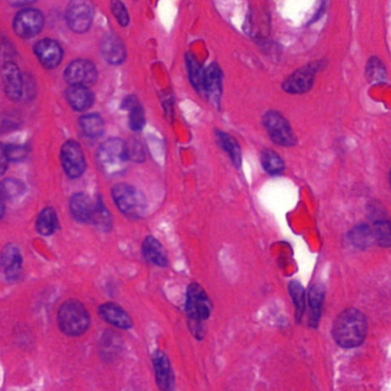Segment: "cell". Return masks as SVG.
<instances>
[{
	"label": "cell",
	"instance_id": "obj_8",
	"mask_svg": "<svg viewBox=\"0 0 391 391\" xmlns=\"http://www.w3.org/2000/svg\"><path fill=\"white\" fill-rule=\"evenodd\" d=\"M61 164L64 174L73 179L79 178L85 172V158L78 142L68 140L63 144L61 149Z\"/></svg>",
	"mask_w": 391,
	"mask_h": 391
},
{
	"label": "cell",
	"instance_id": "obj_19",
	"mask_svg": "<svg viewBox=\"0 0 391 391\" xmlns=\"http://www.w3.org/2000/svg\"><path fill=\"white\" fill-rule=\"evenodd\" d=\"M99 315L104 322L115 327L122 328V329H129L132 327V320L130 318V315L115 303L102 304L99 308Z\"/></svg>",
	"mask_w": 391,
	"mask_h": 391
},
{
	"label": "cell",
	"instance_id": "obj_24",
	"mask_svg": "<svg viewBox=\"0 0 391 391\" xmlns=\"http://www.w3.org/2000/svg\"><path fill=\"white\" fill-rule=\"evenodd\" d=\"M79 126L88 138H98L104 132V122L98 114H88L81 117Z\"/></svg>",
	"mask_w": 391,
	"mask_h": 391
},
{
	"label": "cell",
	"instance_id": "obj_23",
	"mask_svg": "<svg viewBox=\"0 0 391 391\" xmlns=\"http://www.w3.org/2000/svg\"><path fill=\"white\" fill-rule=\"evenodd\" d=\"M57 227H59V221L55 210L50 207L43 209L41 214H38L37 221H36V230L38 233L48 237L55 233Z\"/></svg>",
	"mask_w": 391,
	"mask_h": 391
},
{
	"label": "cell",
	"instance_id": "obj_35",
	"mask_svg": "<svg viewBox=\"0 0 391 391\" xmlns=\"http://www.w3.org/2000/svg\"><path fill=\"white\" fill-rule=\"evenodd\" d=\"M29 149L25 146L7 145L3 147V158L8 162H21L27 158Z\"/></svg>",
	"mask_w": 391,
	"mask_h": 391
},
{
	"label": "cell",
	"instance_id": "obj_21",
	"mask_svg": "<svg viewBox=\"0 0 391 391\" xmlns=\"http://www.w3.org/2000/svg\"><path fill=\"white\" fill-rule=\"evenodd\" d=\"M142 255L147 262L160 266V268H165L169 263L167 254L161 243L151 235L146 238L142 242Z\"/></svg>",
	"mask_w": 391,
	"mask_h": 391
},
{
	"label": "cell",
	"instance_id": "obj_4",
	"mask_svg": "<svg viewBox=\"0 0 391 391\" xmlns=\"http://www.w3.org/2000/svg\"><path fill=\"white\" fill-rule=\"evenodd\" d=\"M114 202L120 212L128 217H142L147 212V199L136 187L130 184L120 183L111 188Z\"/></svg>",
	"mask_w": 391,
	"mask_h": 391
},
{
	"label": "cell",
	"instance_id": "obj_39",
	"mask_svg": "<svg viewBox=\"0 0 391 391\" xmlns=\"http://www.w3.org/2000/svg\"><path fill=\"white\" fill-rule=\"evenodd\" d=\"M389 181H390V186H391V170H390V174H389Z\"/></svg>",
	"mask_w": 391,
	"mask_h": 391
},
{
	"label": "cell",
	"instance_id": "obj_22",
	"mask_svg": "<svg viewBox=\"0 0 391 391\" xmlns=\"http://www.w3.org/2000/svg\"><path fill=\"white\" fill-rule=\"evenodd\" d=\"M122 108L129 111V126L132 131H142L146 124L144 108L135 95H129L124 99Z\"/></svg>",
	"mask_w": 391,
	"mask_h": 391
},
{
	"label": "cell",
	"instance_id": "obj_29",
	"mask_svg": "<svg viewBox=\"0 0 391 391\" xmlns=\"http://www.w3.org/2000/svg\"><path fill=\"white\" fill-rule=\"evenodd\" d=\"M92 224L98 227L102 232H107L111 228V214L106 208L104 201L101 198L97 199V207H95V217Z\"/></svg>",
	"mask_w": 391,
	"mask_h": 391
},
{
	"label": "cell",
	"instance_id": "obj_5",
	"mask_svg": "<svg viewBox=\"0 0 391 391\" xmlns=\"http://www.w3.org/2000/svg\"><path fill=\"white\" fill-rule=\"evenodd\" d=\"M263 125L272 142L284 147L296 145L297 139L289 122L277 111H268L263 115Z\"/></svg>",
	"mask_w": 391,
	"mask_h": 391
},
{
	"label": "cell",
	"instance_id": "obj_1",
	"mask_svg": "<svg viewBox=\"0 0 391 391\" xmlns=\"http://www.w3.org/2000/svg\"><path fill=\"white\" fill-rule=\"evenodd\" d=\"M333 338L341 347L356 348L363 343L367 333V320L359 310L348 309L338 315L333 325Z\"/></svg>",
	"mask_w": 391,
	"mask_h": 391
},
{
	"label": "cell",
	"instance_id": "obj_12",
	"mask_svg": "<svg viewBox=\"0 0 391 391\" xmlns=\"http://www.w3.org/2000/svg\"><path fill=\"white\" fill-rule=\"evenodd\" d=\"M4 91L7 98L13 101L23 99L25 95V75L20 71L19 67L14 62H6L3 66Z\"/></svg>",
	"mask_w": 391,
	"mask_h": 391
},
{
	"label": "cell",
	"instance_id": "obj_37",
	"mask_svg": "<svg viewBox=\"0 0 391 391\" xmlns=\"http://www.w3.org/2000/svg\"><path fill=\"white\" fill-rule=\"evenodd\" d=\"M128 153H129L130 160L133 162L142 163L145 160V151L142 142L137 139H131L129 142H126Z\"/></svg>",
	"mask_w": 391,
	"mask_h": 391
},
{
	"label": "cell",
	"instance_id": "obj_13",
	"mask_svg": "<svg viewBox=\"0 0 391 391\" xmlns=\"http://www.w3.org/2000/svg\"><path fill=\"white\" fill-rule=\"evenodd\" d=\"M35 54L41 66L46 69H54L62 61L63 50L57 41L46 38L35 45Z\"/></svg>",
	"mask_w": 391,
	"mask_h": 391
},
{
	"label": "cell",
	"instance_id": "obj_27",
	"mask_svg": "<svg viewBox=\"0 0 391 391\" xmlns=\"http://www.w3.org/2000/svg\"><path fill=\"white\" fill-rule=\"evenodd\" d=\"M261 162L264 170L272 176L280 174L284 170V160L280 158V155L272 149H264L262 151Z\"/></svg>",
	"mask_w": 391,
	"mask_h": 391
},
{
	"label": "cell",
	"instance_id": "obj_7",
	"mask_svg": "<svg viewBox=\"0 0 391 391\" xmlns=\"http://www.w3.org/2000/svg\"><path fill=\"white\" fill-rule=\"evenodd\" d=\"M185 308L187 315L192 320L203 322L210 317L212 301L199 284H191L187 288Z\"/></svg>",
	"mask_w": 391,
	"mask_h": 391
},
{
	"label": "cell",
	"instance_id": "obj_25",
	"mask_svg": "<svg viewBox=\"0 0 391 391\" xmlns=\"http://www.w3.org/2000/svg\"><path fill=\"white\" fill-rule=\"evenodd\" d=\"M349 240L358 249H366L372 246V243L376 241L374 231H372V228L367 225H358L351 230L349 233Z\"/></svg>",
	"mask_w": 391,
	"mask_h": 391
},
{
	"label": "cell",
	"instance_id": "obj_33",
	"mask_svg": "<svg viewBox=\"0 0 391 391\" xmlns=\"http://www.w3.org/2000/svg\"><path fill=\"white\" fill-rule=\"evenodd\" d=\"M289 293L293 297L294 304L296 306L297 318L300 319L302 317L304 308H306V291H304V288L297 281H291L289 284Z\"/></svg>",
	"mask_w": 391,
	"mask_h": 391
},
{
	"label": "cell",
	"instance_id": "obj_36",
	"mask_svg": "<svg viewBox=\"0 0 391 391\" xmlns=\"http://www.w3.org/2000/svg\"><path fill=\"white\" fill-rule=\"evenodd\" d=\"M111 8L113 15L117 20V22L120 23L122 27H128L130 23V15L123 1L122 0H111Z\"/></svg>",
	"mask_w": 391,
	"mask_h": 391
},
{
	"label": "cell",
	"instance_id": "obj_2",
	"mask_svg": "<svg viewBox=\"0 0 391 391\" xmlns=\"http://www.w3.org/2000/svg\"><path fill=\"white\" fill-rule=\"evenodd\" d=\"M130 160L126 142L118 138L108 139L97 151V163L102 174L108 177L121 176L128 169Z\"/></svg>",
	"mask_w": 391,
	"mask_h": 391
},
{
	"label": "cell",
	"instance_id": "obj_20",
	"mask_svg": "<svg viewBox=\"0 0 391 391\" xmlns=\"http://www.w3.org/2000/svg\"><path fill=\"white\" fill-rule=\"evenodd\" d=\"M221 83H223V73L221 68L214 63L205 70V85L203 92L208 95L209 100L212 104H218L221 97Z\"/></svg>",
	"mask_w": 391,
	"mask_h": 391
},
{
	"label": "cell",
	"instance_id": "obj_11",
	"mask_svg": "<svg viewBox=\"0 0 391 391\" xmlns=\"http://www.w3.org/2000/svg\"><path fill=\"white\" fill-rule=\"evenodd\" d=\"M44 27V15L39 10L25 8L18 13L13 22L16 35L25 39L35 37Z\"/></svg>",
	"mask_w": 391,
	"mask_h": 391
},
{
	"label": "cell",
	"instance_id": "obj_3",
	"mask_svg": "<svg viewBox=\"0 0 391 391\" xmlns=\"http://www.w3.org/2000/svg\"><path fill=\"white\" fill-rule=\"evenodd\" d=\"M90 315L83 303L69 300L63 303L57 313V325L68 336H79L90 327Z\"/></svg>",
	"mask_w": 391,
	"mask_h": 391
},
{
	"label": "cell",
	"instance_id": "obj_15",
	"mask_svg": "<svg viewBox=\"0 0 391 391\" xmlns=\"http://www.w3.org/2000/svg\"><path fill=\"white\" fill-rule=\"evenodd\" d=\"M101 55L113 66H120L125 61L126 48L123 41L115 34H107L100 43Z\"/></svg>",
	"mask_w": 391,
	"mask_h": 391
},
{
	"label": "cell",
	"instance_id": "obj_16",
	"mask_svg": "<svg viewBox=\"0 0 391 391\" xmlns=\"http://www.w3.org/2000/svg\"><path fill=\"white\" fill-rule=\"evenodd\" d=\"M1 268L8 281L19 280L22 273V256L15 245H7L1 254Z\"/></svg>",
	"mask_w": 391,
	"mask_h": 391
},
{
	"label": "cell",
	"instance_id": "obj_10",
	"mask_svg": "<svg viewBox=\"0 0 391 391\" xmlns=\"http://www.w3.org/2000/svg\"><path fill=\"white\" fill-rule=\"evenodd\" d=\"M64 79L70 85H93L98 79V70L95 63L85 59H78L69 63L64 70Z\"/></svg>",
	"mask_w": 391,
	"mask_h": 391
},
{
	"label": "cell",
	"instance_id": "obj_9",
	"mask_svg": "<svg viewBox=\"0 0 391 391\" xmlns=\"http://www.w3.org/2000/svg\"><path fill=\"white\" fill-rule=\"evenodd\" d=\"M320 62H313L302 67L284 81L282 88L290 95H303L310 91L315 83V74L322 68Z\"/></svg>",
	"mask_w": 391,
	"mask_h": 391
},
{
	"label": "cell",
	"instance_id": "obj_18",
	"mask_svg": "<svg viewBox=\"0 0 391 391\" xmlns=\"http://www.w3.org/2000/svg\"><path fill=\"white\" fill-rule=\"evenodd\" d=\"M66 99L76 111H85L95 104V95L88 86L70 85L67 88Z\"/></svg>",
	"mask_w": 391,
	"mask_h": 391
},
{
	"label": "cell",
	"instance_id": "obj_6",
	"mask_svg": "<svg viewBox=\"0 0 391 391\" xmlns=\"http://www.w3.org/2000/svg\"><path fill=\"white\" fill-rule=\"evenodd\" d=\"M95 7L91 0H71L66 11V22L71 32L84 34L91 27Z\"/></svg>",
	"mask_w": 391,
	"mask_h": 391
},
{
	"label": "cell",
	"instance_id": "obj_32",
	"mask_svg": "<svg viewBox=\"0 0 391 391\" xmlns=\"http://www.w3.org/2000/svg\"><path fill=\"white\" fill-rule=\"evenodd\" d=\"M366 75H367L369 82H382L387 75L383 63L378 60V57H371L366 67Z\"/></svg>",
	"mask_w": 391,
	"mask_h": 391
},
{
	"label": "cell",
	"instance_id": "obj_30",
	"mask_svg": "<svg viewBox=\"0 0 391 391\" xmlns=\"http://www.w3.org/2000/svg\"><path fill=\"white\" fill-rule=\"evenodd\" d=\"M374 238L378 246L388 248L391 247V223L388 221H378L374 224Z\"/></svg>",
	"mask_w": 391,
	"mask_h": 391
},
{
	"label": "cell",
	"instance_id": "obj_38",
	"mask_svg": "<svg viewBox=\"0 0 391 391\" xmlns=\"http://www.w3.org/2000/svg\"><path fill=\"white\" fill-rule=\"evenodd\" d=\"M11 5L13 6H29V5H32V4L37 1V0H7Z\"/></svg>",
	"mask_w": 391,
	"mask_h": 391
},
{
	"label": "cell",
	"instance_id": "obj_26",
	"mask_svg": "<svg viewBox=\"0 0 391 391\" xmlns=\"http://www.w3.org/2000/svg\"><path fill=\"white\" fill-rule=\"evenodd\" d=\"M216 136H217L218 142H219L221 149L230 155L231 160L233 162L234 165L240 167V165H241V151H240L237 140L230 135L221 132V131H216Z\"/></svg>",
	"mask_w": 391,
	"mask_h": 391
},
{
	"label": "cell",
	"instance_id": "obj_31",
	"mask_svg": "<svg viewBox=\"0 0 391 391\" xmlns=\"http://www.w3.org/2000/svg\"><path fill=\"white\" fill-rule=\"evenodd\" d=\"M25 184L14 178H8L1 183V196L3 199H14L25 193Z\"/></svg>",
	"mask_w": 391,
	"mask_h": 391
},
{
	"label": "cell",
	"instance_id": "obj_28",
	"mask_svg": "<svg viewBox=\"0 0 391 391\" xmlns=\"http://www.w3.org/2000/svg\"><path fill=\"white\" fill-rule=\"evenodd\" d=\"M187 68H188L189 78L192 82V85L199 92H203L205 85V70L200 64L199 61L196 60L193 55H187Z\"/></svg>",
	"mask_w": 391,
	"mask_h": 391
},
{
	"label": "cell",
	"instance_id": "obj_14",
	"mask_svg": "<svg viewBox=\"0 0 391 391\" xmlns=\"http://www.w3.org/2000/svg\"><path fill=\"white\" fill-rule=\"evenodd\" d=\"M70 212L75 221L84 224H92L95 217L97 199H92L85 193H75L70 199Z\"/></svg>",
	"mask_w": 391,
	"mask_h": 391
},
{
	"label": "cell",
	"instance_id": "obj_34",
	"mask_svg": "<svg viewBox=\"0 0 391 391\" xmlns=\"http://www.w3.org/2000/svg\"><path fill=\"white\" fill-rule=\"evenodd\" d=\"M324 296H325V291H324V288L319 284H315L311 289H310L309 293V304L310 308L313 310V319L317 320L320 315V311H322V301H324Z\"/></svg>",
	"mask_w": 391,
	"mask_h": 391
},
{
	"label": "cell",
	"instance_id": "obj_17",
	"mask_svg": "<svg viewBox=\"0 0 391 391\" xmlns=\"http://www.w3.org/2000/svg\"><path fill=\"white\" fill-rule=\"evenodd\" d=\"M153 363L158 388L162 390H172L174 388V376L167 355L163 351H156L153 357Z\"/></svg>",
	"mask_w": 391,
	"mask_h": 391
}]
</instances>
